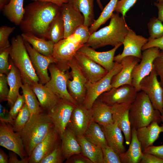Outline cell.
I'll return each mask as SVG.
<instances>
[{"instance_id":"d6a6232c","label":"cell","mask_w":163,"mask_h":163,"mask_svg":"<svg viewBox=\"0 0 163 163\" xmlns=\"http://www.w3.org/2000/svg\"><path fill=\"white\" fill-rule=\"evenodd\" d=\"M94 0H68V3L81 12L84 18V24L90 27L95 21Z\"/></svg>"},{"instance_id":"30bf717a","label":"cell","mask_w":163,"mask_h":163,"mask_svg":"<svg viewBox=\"0 0 163 163\" xmlns=\"http://www.w3.org/2000/svg\"><path fill=\"white\" fill-rule=\"evenodd\" d=\"M50 79L44 85L56 93L60 98L68 100L78 105L69 94L67 83L71 76L69 71L63 72L60 70L55 63L50 64L48 67Z\"/></svg>"},{"instance_id":"9f6ffc18","label":"cell","mask_w":163,"mask_h":163,"mask_svg":"<svg viewBox=\"0 0 163 163\" xmlns=\"http://www.w3.org/2000/svg\"><path fill=\"white\" fill-rule=\"evenodd\" d=\"M15 152L10 151L8 153L9 163H29V157L27 156L19 160Z\"/></svg>"},{"instance_id":"9c48e42d","label":"cell","mask_w":163,"mask_h":163,"mask_svg":"<svg viewBox=\"0 0 163 163\" xmlns=\"http://www.w3.org/2000/svg\"><path fill=\"white\" fill-rule=\"evenodd\" d=\"M160 52L161 50L156 47H151L143 51L140 63L135 66L132 74V85L137 92L140 91V82L151 72L154 68V61L159 56Z\"/></svg>"},{"instance_id":"e7e4bbea","label":"cell","mask_w":163,"mask_h":163,"mask_svg":"<svg viewBox=\"0 0 163 163\" xmlns=\"http://www.w3.org/2000/svg\"><path fill=\"white\" fill-rule=\"evenodd\" d=\"M162 104H163V95H162Z\"/></svg>"},{"instance_id":"94428289","label":"cell","mask_w":163,"mask_h":163,"mask_svg":"<svg viewBox=\"0 0 163 163\" xmlns=\"http://www.w3.org/2000/svg\"><path fill=\"white\" fill-rule=\"evenodd\" d=\"M11 0H0V9L3 10L5 7L8 4Z\"/></svg>"},{"instance_id":"e0dca14e","label":"cell","mask_w":163,"mask_h":163,"mask_svg":"<svg viewBox=\"0 0 163 163\" xmlns=\"http://www.w3.org/2000/svg\"><path fill=\"white\" fill-rule=\"evenodd\" d=\"M24 42L32 65L39 78L40 83L45 85L50 78L48 73L49 66L50 64L55 63V60L52 56L43 55L35 50L26 41L24 40Z\"/></svg>"},{"instance_id":"d4e9b609","label":"cell","mask_w":163,"mask_h":163,"mask_svg":"<svg viewBox=\"0 0 163 163\" xmlns=\"http://www.w3.org/2000/svg\"><path fill=\"white\" fill-rule=\"evenodd\" d=\"M30 85L36 94L41 107L47 112L54 107L60 99L44 85L37 82Z\"/></svg>"},{"instance_id":"681fc988","label":"cell","mask_w":163,"mask_h":163,"mask_svg":"<svg viewBox=\"0 0 163 163\" xmlns=\"http://www.w3.org/2000/svg\"><path fill=\"white\" fill-rule=\"evenodd\" d=\"M154 68L158 75L160 77V83L163 88V51L161 50L159 56L153 62Z\"/></svg>"},{"instance_id":"7c38bea8","label":"cell","mask_w":163,"mask_h":163,"mask_svg":"<svg viewBox=\"0 0 163 163\" xmlns=\"http://www.w3.org/2000/svg\"><path fill=\"white\" fill-rule=\"evenodd\" d=\"M157 76L153 68L150 74L140 82V89L147 95L154 108L163 116V88L158 80Z\"/></svg>"},{"instance_id":"b9f144b4","label":"cell","mask_w":163,"mask_h":163,"mask_svg":"<svg viewBox=\"0 0 163 163\" xmlns=\"http://www.w3.org/2000/svg\"><path fill=\"white\" fill-rule=\"evenodd\" d=\"M11 49V46L0 49V74L8 75L10 71L9 56Z\"/></svg>"},{"instance_id":"cb8c5ba5","label":"cell","mask_w":163,"mask_h":163,"mask_svg":"<svg viewBox=\"0 0 163 163\" xmlns=\"http://www.w3.org/2000/svg\"><path fill=\"white\" fill-rule=\"evenodd\" d=\"M162 124L160 126L156 121L148 125L136 129V135L140 142L142 152L149 146L153 145L158 139L160 134L163 133V116H161Z\"/></svg>"},{"instance_id":"ee69618b","label":"cell","mask_w":163,"mask_h":163,"mask_svg":"<svg viewBox=\"0 0 163 163\" xmlns=\"http://www.w3.org/2000/svg\"><path fill=\"white\" fill-rule=\"evenodd\" d=\"M103 163H121L119 155L108 145L102 148Z\"/></svg>"},{"instance_id":"f5cc1de1","label":"cell","mask_w":163,"mask_h":163,"mask_svg":"<svg viewBox=\"0 0 163 163\" xmlns=\"http://www.w3.org/2000/svg\"><path fill=\"white\" fill-rule=\"evenodd\" d=\"M14 119L12 118L9 111L1 104H0V121L7 124L11 125Z\"/></svg>"},{"instance_id":"52a82bcc","label":"cell","mask_w":163,"mask_h":163,"mask_svg":"<svg viewBox=\"0 0 163 163\" xmlns=\"http://www.w3.org/2000/svg\"><path fill=\"white\" fill-rule=\"evenodd\" d=\"M83 45L74 41L69 37L55 44L52 56L57 67L63 72L69 71L70 69L69 62Z\"/></svg>"},{"instance_id":"7402d4cb","label":"cell","mask_w":163,"mask_h":163,"mask_svg":"<svg viewBox=\"0 0 163 163\" xmlns=\"http://www.w3.org/2000/svg\"><path fill=\"white\" fill-rule=\"evenodd\" d=\"M65 28L64 38L71 36L78 26L83 24L84 18L82 13L68 3H64L60 7Z\"/></svg>"},{"instance_id":"d6986e66","label":"cell","mask_w":163,"mask_h":163,"mask_svg":"<svg viewBox=\"0 0 163 163\" xmlns=\"http://www.w3.org/2000/svg\"><path fill=\"white\" fill-rule=\"evenodd\" d=\"M74 57L89 83L96 82L108 72L101 66L81 53L77 52Z\"/></svg>"},{"instance_id":"60d3db41","label":"cell","mask_w":163,"mask_h":163,"mask_svg":"<svg viewBox=\"0 0 163 163\" xmlns=\"http://www.w3.org/2000/svg\"><path fill=\"white\" fill-rule=\"evenodd\" d=\"M90 35L89 27L83 24L77 27L69 37L74 41L84 45L87 43Z\"/></svg>"},{"instance_id":"f6af8a7d","label":"cell","mask_w":163,"mask_h":163,"mask_svg":"<svg viewBox=\"0 0 163 163\" xmlns=\"http://www.w3.org/2000/svg\"><path fill=\"white\" fill-rule=\"evenodd\" d=\"M15 28V27L7 26H2L0 27V49L11 46L9 41V38Z\"/></svg>"},{"instance_id":"8fae6325","label":"cell","mask_w":163,"mask_h":163,"mask_svg":"<svg viewBox=\"0 0 163 163\" xmlns=\"http://www.w3.org/2000/svg\"><path fill=\"white\" fill-rule=\"evenodd\" d=\"M76 105L68 100L60 98L54 107L47 112L61 138L66 129Z\"/></svg>"},{"instance_id":"816d5d0a","label":"cell","mask_w":163,"mask_h":163,"mask_svg":"<svg viewBox=\"0 0 163 163\" xmlns=\"http://www.w3.org/2000/svg\"><path fill=\"white\" fill-rule=\"evenodd\" d=\"M143 152L152 154L163 159V144L159 146L150 145L145 149Z\"/></svg>"},{"instance_id":"484cf974","label":"cell","mask_w":163,"mask_h":163,"mask_svg":"<svg viewBox=\"0 0 163 163\" xmlns=\"http://www.w3.org/2000/svg\"><path fill=\"white\" fill-rule=\"evenodd\" d=\"M105 134L108 145L119 155L125 152L122 131L115 123L101 126Z\"/></svg>"},{"instance_id":"c3c4849f","label":"cell","mask_w":163,"mask_h":163,"mask_svg":"<svg viewBox=\"0 0 163 163\" xmlns=\"http://www.w3.org/2000/svg\"><path fill=\"white\" fill-rule=\"evenodd\" d=\"M25 103V99L23 94H19L17 98L9 111L12 118L14 120L18 115L20 111Z\"/></svg>"},{"instance_id":"4dcf8cb0","label":"cell","mask_w":163,"mask_h":163,"mask_svg":"<svg viewBox=\"0 0 163 163\" xmlns=\"http://www.w3.org/2000/svg\"><path fill=\"white\" fill-rule=\"evenodd\" d=\"M61 139V150L65 159L74 154L82 152L76 136L69 129H66Z\"/></svg>"},{"instance_id":"603a6c76","label":"cell","mask_w":163,"mask_h":163,"mask_svg":"<svg viewBox=\"0 0 163 163\" xmlns=\"http://www.w3.org/2000/svg\"><path fill=\"white\" fill-rule=\"evenodd\" d=\"M140 60V59L133 56H127L123 58L120 62L122 66L121 69L112 79L111 88L125 85H132L133 70Z\"/></svg>"},{"instance_id":"9a60e30c","label":"cell","mask_w":163,"mask_h":163,"mask_svg":"<svg viewBox=\"0 0 163 163\" xmlns=\"http://www.w3.org/2000/svg\"><path fill=\"white\" fill-rule=\"evenodd\" d=\"M148 39L137 35L130 29L123 42L124 49L122 52L114 56V62H120L124 57L133 56L141 59L143 46L148 41Z\"/></svg>"},{"instance_id":"4316f807","label":"cell","mask_w":163,"mask_h":163,"mask_svg":"<svg viewBox=\"0 0 163 163\" xmlns=\"http://www.w3.org/2000/svg\"><path fill=\"white\" fill-rule=\"evenodd\" d=\"M9 63L10 69L7 75L8 85L9 87L7 101L8 104L11 107L17 98L19 94V89L21 88L23 83L20 71L15 66L11 59Z\"/></svg>"},{"instance_id":"db71d44e","label":"cell","mask_w":163,"mask_h":163,"mask_svg":"<svg viewBox=\"0 0 163 163\" xmlns=\"http://www.w3.org/2000/svg\"><path fill=\"white\" fill-rule=\"evenodd\" d=\"M140 163H163V159L152 154L143 152Z\"/></svg>"},{"instance_id":"bcb514c9","label":"cell","mask_w":163,"mask_h":163,"mask_svg":"<svg viewBox=\"0 0 163 163\" xmlns=\"http://www.w3.org/2000/svg\"><path fill=\"white\" fill-rule=\"evenodd\" d=\"M137 0H118L115 9L116 12L121 13L125 17L126 12L134 5Z\"/></svg>"},{"instance_id":"6125c7cd","label":"cell","mask_w":163,"mask_h":163,"mask_svg":"<svg viewBox=\"0 0 163 163\" xmlns=\"http://www.w3.org/2000/svg\"><path fill=\"white\" fill-rule=\"evenodd\" d=\"M96 2L98 5V6L101 11H102L104 9L103 6L101 2V0H96Z\"/></svg>"},{"instance_id":"11a10c76","label":"cell","mask_w":163,"mask_h":163,"mask_svg":"<svg viewBox=\"0 0 163 163\" xmlns=\"http://www.w3.org/2000/svg\"><path fill=\"white\" fill-rule=\"evenodd\" d=\"M152 47H158L163 51V36L158 39L149 40L142 47V50L144 51Z\"/></svg>"},{"instance_id":"ac0fdd59","label":"cell","mask_w":163,"mask_h":163,"mask_svg":"<svg viewBox=\"0 0 163 163\" xmlns=\"http://www.w3.org/2000/svg\"><path fill=\"white\" fill-rule=\"evenodd\" d=\"M93 121L91 110L82 104H78L74 108L66 128L76 136H83Z\"/></svg>"},{"instance_id":"ab89813d","label":"cell","mask_w":163,"mask_h":163,"mask_svg":"<svg viewBox=\"0 0 163 163\" xmlns=\"http://www.w3.org/2000/svg\"><path fill=\"white\" fill-rule=\"evenodd\" d=\"M147 27L149 35V40L158 39L163 36V24L158 18H151Z\"/></svg>"},{"instance_id":"d590c367","label":"cell","mask_w":163,"mask_h":163,"mask_svg":"<svg viewBox=\"0 0 163 163\" xmlns=\"http://www.w3.org/2000/svg\"><path fill=\"white\" fill-rule=\"evenodd\" d=\"M64 22L60 12L51 23L46 33L45 38L55 44L64 39Z\"/></svg>"},{"instance_id":"836d02e7","label":"cell","mask_w":163,"mask_h":163,"mask_svg":"<svg viewBox=\"0 0 163 163\" xmlns=\"http://www.w3.org/2000/svg\"><path fill=\"white\" fill-rule=\"evenodd\" d=\"M24 0H11L3 9L7 18L16 25H19L24 12Z\"/></svg>"},{"instance_id":"2e32d148","label":"cell","mask_w":163,"mask_h":163,"mask_svg":"<svg viewBox=\"0 0 163 163\" xmlns=\"http://www.w3.org/2000/svg\"><path fill=\"white\" fill-rule=\"evenodd\" d=\"M61 142V136L54 126L44 138L35 147L29 157V163H40Z\"/></svg>"},{"instance_id":"91938a15","label":"cell","mask_w":163,"mask_h":163,"mask_svg":"<svg viewBox=\"0 0 163 163\" xmlns=\"http://www.w3.org/2000/svg\"><path fill=\"white\" fill-rule=\"evenodd\" d=\"M9 156L2 149H0V163H9Z\"/></svg>"},{"instance_id":"e575fe53","label":"cell","mask_w":163,"mask_h":163,"mask_svg":"<svg viewBox=\"0 0 163 163\" xmlns=\"http://www.w3.org/2000/svg\"><path fill=\"white\" fill-rule=\"evenodd\" d=\"M83 136L88 141L101 148L108 145L101 125L94 121L91 123Z\"/></svg>"},{"instance_id":"4fadbf2b","label":"cell","mask_w":163,"mask_h":163,"mask_svg":"<svg viewBox=\"0 0 163 163\" xmlns=\"http://www.w3.org/2000/svg\"><path fill=\"white\" fill-rule=\"evenodd\" d=\"M137 93L132 85H125L112 88L102 93L98 98L108 106L112 107L122 104H131L135 100Z\"/></svg>"},{"instance_id":"7bdbcfd3","label":"cell","mask_w":163,"mask_h":163,"mask_svg":"<svg viewBox=\"0 0 163 163\" xmlns=\"http://www.w3.org/2000/svg\"><path fill=\"white\" fill-rule=\"evenodd\" d=\"M61 142L49 155L43 159L40 163H62L65 160L61 148Z\"/></svg>"},{"instance_id":"680465c9","label":"cell","mask_w":163,"mask_h":163,"mask_svg":"<svg viewBox=\"0 0 163 163\" xmlns=\"http://www.w3.org/2000/svg\"><path fill=\"white\" fill-rule=\"evenodd\" d=\"M32 1H38L52 3L61 7L64 3H67L68 0H31Z\"/></svg>"},{"instance_id":"6da1fadb","label":"cell","mask_w":163,"mask_h":163,"mask_svg":"<svg viewBox=\"0 0 163 163\" xmlns=\"http://www.w3.org/2000/svg\"><path fill=\"white\" fill-rule=\"evenodd\" d=\"M60 12V7L52 3L33 1L24 8V12L19 25L22 33L30 32L45 39L51 22Z\"/></svg>"},{"instance_id":"8d00e7d4","label":"cell","mask_w":163,"mask_h":163,"mask_svg":"<svg viewBox=\"0 0 163 163\" xmlns=\"http://www.w3.org/2000/svg\"><path fill=\"white\" fill-rule=\"evenodd\" d=\"M21 88L24 97L25 103L29 109L30 116L44 110L37 100L36 94L29 85L23 83Z\"/></svg>"},{"instance_id":"83f0119b","label":"cell","mask_w":163,"mask_h":163,"mask_svg":"<svg viewBox=\"0 0 163 163\" xmlns=\"http://www.w3.org/2000/svg\"><path fill=\"white\" fill-rule=\"evenodd\" d=\"M131 139L128 150L119 155L121 163H138L143 152L136 135V129L132 128Z\"/></svg>"},{"instance_id":"5bb4252c","label":"cell","mask_w":163,"mask_h":163,"mask_svg":"<svg viewBox=\"0 0 163 163\" xmlns=\"http://www.w3.org/2000/svg\"><path fill=\"white\" fill-rule=\"evenodd\" d=\"M0 145L15 152L21 159L28 156L21 138L14 131L11 124L0 122Z\"/></svg>"},{"instance_id":"44dd1931","label":"cell","mask_w":163,"mask_h":163,"mask_svg":"<svg viewBox=\"0 0 163 163\" xmlns=\"http://www.w3.org/2000/svg\"><path fill=\"white\" fill-rule=\"evenodd\" d=\"M131 104H122L110 107L113 123H116L123 132L126 143L128 145L131 139L132 128L129 116Z\"/></svg>"},{"instance_id":"74e56055","label":"cell","mask_w":163,"mask_h":163,"mask_svg":"<svg viewBox=\"0 0 163 163\" xmlns=\"http://www.w3.org/2000/svg\"><path fill=\"white\" fill-rule=\"evenodd\" d=\"M118 1V0H110L104 8L98 18L95 20L89 27L90 34L97 31L101 25L105 24L110 18L114 11Z\"/></svg>"},{"instance_id":"5b68a950","label":"cell","mask_w":163,"mask_h":163,"mask_svg":"<svg viewBox=\"0 0 163 163\" xmlns=\"http://www.w3.org/2000/svg\"><path fill=\"white\" fill-rule=\"evenodd\" d=\"M10 58L21 73L23 83L30 85L39 82V78L32 65L21 35L13 37L11 40Z\"/></svg>"},{"instance_id":"1f68e13d","label":"cell","mask_w":163,"mask_h":163,"mask_svg":"<svg viewBox=\"0 0 163 163\" xmlns=\"http://www.w3.org/2000/svg\"><path fill=\"white\" fill-rule=\"evenodd\" d=\"M82 153L93 163H103L102 148L88 141L83 136H77Z\"/></svg>"},{"instance_id":"3957f363","label":"cell","mask_w":163,"mask_h":163,"mask_svg":"<svg viewBox=\"0 0 163 163\" xmlns=\"http://www.w3.org/2000/svg\"><path fill=\"white\" fill-rule=\"evenodd\" d=\"M54 125L44 110L30 116L22 130L17 133L21 138L29 157L36 146L46 136Z\"/></svg>"},{"instance_id":"f35d334b","label":"cell","mask_w":163,"mask_h":163,"mask_svg":"<svg viewBox=\"0 0 163 163\" xmlns=\"http://www.w3.org/2000/svg\"><path fill=\"white\" fill-rule=\"evenodd\" d=\"M30 115L29 109L25 103L11 125L14 131L16 133L20 132L28 121Z\"/></svg>"},{"instance_id":"7dc6e473","label":"cell","mask_w":163,"mask_h":163,"mask_svg":"<svg viewBox=\"0 0 163 163\" xmlns=\"http://www.w3.org/2000/svg\"><path fill=\"white\" fill-rule=\"evenodd\" d=\"M7 76L5 74H0V101H7L9 92L8 86Z\"/></svg>"},{"instance_id":"277c9868","label":"cell","mask_w":163,"mask_h":163,"mask_svg":"<svg viewBox=\"0 0 163 163\" xmlns=\"http://www.w3.org/2000/svg\"><path fill=\"white\" fill-rule=\"evenodd\" d=\"M129 116L131 128L136 129L154 121L158 123L161 121L160 113L154 108L147 95L141 91L138 92L131 104Z\"/></svg>"},{"instance_id":"ffe728a7","label":"cell","mask_w":163,"mask_h":163,"mask_svg":"<svg viewBox=\"0 0 163 163\" xmlns=\"http://www.w3.org/2000/svg\"><path fill=\"white\" fill-rule=\"evenodd\" d=\"M122 44L120 43L109 51L100 52L96 51L85 44L78 49L77 52L87 56L108 72L114 67L115 62L113 59L115 52Z\"/></svg>"},{"instance_id":"f1b7e54d","label":"cell","mask_w":163,"mask_h":163,"mask_svg":"<svg viewBox=\"0 0 163 163\" xmlns=\"http://www.w3.org/2000/svg\"><path fill=\"white\" fill-rule=\"evenodd\" d=\"M21 35L37 51L46 56H52L55 44L52 41L38 37L30 32L22 33Z\"/></svg>"},{"instance_id":"6f0895ef","label":"cell","mask_w":163,"mask_h":163,"mask_svg":"<svg viewBox=\"0 0 163 163\" xmlns=\"http://www.w3.org/2000/svg\"><path fill=\"white\" fill-rule=\"evenodd\" d=\"M154 5L157 7L158 10V18L163 22V3L155 2Z\"/></svg>"},{"instance_id":"f546056e","label":"cell","mask_w":163,"mask_h":163,"mask_svg":"<svg viewBox=\"0 0 163 163\" xmlns=\"http://www.w3.org/2000/svg\"><path fill=\"white\" fill-rule=\"evenodd\" d=\"M91 109L93 121L101 126H105L113 123L111 107L99 98L95 101Z\"/></svg>"},{"instance_id":"7a4b0ae2","label":"cell","mask_w":163,"mask_h":163,"mask_svg":"<svg viewBox=\"0 0 163 163\" xmlns=\"http://www.w3.org/2000/svg\"><path fill=\"white\" fill-rule=\"evenodd\" d=\"M130 29L124 17L113 13L109 25L91 34L86 44L94 49L107 45L114 47L123 43Z\"/></svg>"},{"instance_id":"8992f818","label":"cell","mask_w":163,"mask_h":163,"mask_svg":"<svg viewBox=\"0 0 163 163\" xmlns=\"http://www.w3.org/2000/svg\"><path fill=\"white\" fill-rule=\"evenodd\" d=\"M115 62L113 68L108 71L104 77L94 83L88 82L86 84V95L82 104L86 108L91 109L98 97L111 88V82L113 77L120 71L122 68L120 62Z\"/></svg>"},{"instance_id":"f907efd6","label":"cell","mask_w":163,"mask_h":163,"mask_svg":"<svg viewBox=\"0 0 163 163\" xmlns=\"http://www.w3.org/2000/svg\"><path fill=\"white\" fill-rule=\"evenodd\" d=\"M66 163H93L82 152L74 154L66 160Z\"/></svg>"},{"instance_id":"be15d7a7","label":"cell","mask_w":163,"mask_h":163,"mask_svg":"<svg viewBox=\"0 0 163 163\" xmlns=\"http://www.w3.org/2000/svg\"><path fill=\"white\" fill-rule=\"evenodd\" d=\"M158 2L159 3H163V0H157Z\"/></svg>"},{"instance_id":"ba28073f","label":"cell","mask_w":163,"mask_h":163,"mask_svg":"<svg viewBox=\"0 0 163 163\" xmlns=\"http://www.w3.org/2000/svg\"><path fill=\"white\" fill-rule=\"evenodd\" d=\"M69 66L71 78L67 81L68 91L78 104H82L85 97V85L88 81L74 57Z\"/></svg>"}]
</instances>
